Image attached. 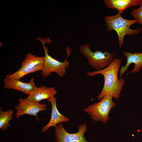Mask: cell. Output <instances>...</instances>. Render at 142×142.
<instances>
[{
    "label": "cell",
    "instance_id": "6da1fadb",
    "mask_svg": "<svg viewBox=\"0 0 142 142\" xmlns=\"http://www.w3.org/2000/svg\"><path fill=\"white\" fill-rule=\"evenodd\" d=\"M121 62V59L115 58L105 68L100 70L87 72V75L93 77L98 74H102L104 76L103 87L101 93L96 97L99 101L107 95L116 99H119L123 86L125 83L123 78L119 79L118 76Z\"/></svg>",
    "mask_w": 142,
    "mask_h": 142
},
{
    "label": "cell",
    "instance_id": "9a60e30c",
    "mask_svg": "<svg viewBox=\"0 0 142 142\" xmlns=\"http://www.w3.org/2000/svg\"><path fill=\"white\" fill-rule=\"evenodd\" d=\"M43 63L33 67L21 68L15 72L10 75L13 78L20 80L21 78L27 74L42 70Z\"/></svg>",
    "mask_w": 142,
    "mask_h": 142
},
{
    "label": "cell",
    "instance_id": "5bb4252c",
    "mask_svg": "<svg viewBox=\"0 0 142 142\" xmlns=\"http://www.w3.org/2000/svg\"><path fill=\"white\" fill-rule=\"evenodd\" d=\"M45 57H39L29 53L26 55L24 60L21 63V68L33 67L44 63Z\"/></svg>",
    "mask_w": 142,
    "mask_h": 142
},
{
    "label": "cell",
    "instance_id": "7a4b0ae2",
    "mask_svg": "<svg viewBox=\"0 0 142 142\" xmlns=\"http://www.w3.org/2000/svg\"><path fill=\"white\" fill-rule=\"evenodd\" d=\"M121 13L107 16L104 18L106 30L110 32L115 31L117 34L119 41L118 46L120 48L123 45L124 38L126 35H135L139 34L141 30V28L136 29L130 28V26L137 23L135 19L129 20L125 19L121 16Z\"/></svg>",
    "mask_w": 142,
    "mask_h": 142
},
{
    "label": "cell",
    "instance_id": "7c38bea8",
    "mask_svg": "<svg viewBox=\"0 0 142 142\" xmlns=\"http://www.w3.org/2000/svg\"><path fill=\"white\" fill-rule=\"evenodd\" d=\"M142 0H105L104 2L107 8L115 9L118 13L121 14L126 9L131 7L140 6Z\"/></svg>",
    "mask_w": 142,
    "mask_h": 142
},
{
    "label": "cell",
    "instance_id": "5b68a950",
    "mask_svg": "<svg viewBox=\"0 0 142 142\" xmlns=\"http://www.w3.org/2000/svg\"><path fill=\"white\" fill-rule=\"evenodd\" d=\"M113 98L110 95H107L99 102L89 105L83 110L94 121L106 123L109 120L110 110L116 105L112 100Z\"/></svg>",
    "mask_w": 142,
    "mask_h": 142
},
{
    "label": "cell",
    "instance_id": "ba28073f",
    "mask_svg": "<svg viewBox=\"0 0 142 142\" xmlns=\"http://www.w3.org/2000/svg\"><path fill=\"white\" fill-rule=\"evenodd\" d=\"M5 89H13L20 91L28 95L36 87L34 78L28 83L21 82L20 79L13 78L9 73L3 79Z\"/></svg>",
    "mask_w": 142,
    "mask_h": 142
},
{
    "label": "cell",
    "instance_id": "277c9868",
    "mask_svg": "<svg viewBox=\"0 0 142 142\" xmlns=\"http://www.w3.org/2000/svg\"><path fill=\"white\" fill-rule=\"evenodd\" d=\"M80 52L87 59L88 64L97 70L103 69L108 66L113 60L114 56L109 52H92L90 45L86 43L79 48Z\"/></svg>",
    "mask_w": 142,
    "mask_h": 142
},
{
    "label": "cell",
    "instance_id": "9c48e42d",
    "mask_svg": "<svg viewBox=\"0 0 142 142\" xmlns=\"http://www.w3.org/2000/svg\"><path fill=\"white\" fill-rule=\"evenodd\" d=\"M57 93L54 87H49L44 85L36 87L25 99L27 101L39 102L42 100H48L54 97Z\"/></svg>",
    "mask_w": 142,
    "mask_h": 142
},
{
    "label": "cell",
    "instance_id": "52a82bcc",
    "mask_svg": "<svg viewBox=\"0 0 142 142\" xmlns=\"http://www.w3.org/2000/svg\"><path fill=\"white\" fill-rule=\"evenodd\" d=\"M14 108L16 111L15 115L17 118L23 115L28 114L35 116L37 121L39 120L37 116L38 113L47 109L45 104L27 101L23 98L19 99V104L15 105Z\"/></svg>",
    "mask_w": 142,
    "mask_h": 142
},
{
    "label": "cell",
    "instance_id": "30bf717a",
    "mask_svg": "<svg viewBox=\"0 0 142 142\" xmlns=\"http://www.w3.org/2000/svg\"><path fill=\"white\" fill-rule=\"evenodd\" d=\"M123 53L126 58V64L121 67L120 70V78H122L123 74L132 63L134 64L135 67L130 73L138 72L142 67V52L132 53L128 52L123 51Z\"/></svg>",
    "mask_w": 142,
    "mask_h": 142
},
{
    "label": "cell",
    "instance_id": "8fae6325",
    "mask_svg": "<svg viewBox=\"0 0 142 142\" xmlns=\"http://www.w3.org/2000/svg\"><path fill=\"white\" fill-rule=\"evenodd\" d=\"M57 98L54 97L48 100V103L50 102L52 105L51 116L49 122L42 128L41 131L43 132L48 130L51 127H55L58 124L65 123L69 121V119L60 113L58 110L56 104Z\"/></svg>",
    "mask_w": 142,
    "mask_h": 142
},
{
    "label": "cell",
    "instance_id": "4fadbf2b",
    "mask_svg": "<svg viewBox=\"0 0 142 142\" xmlns=\"http://www.w3.org/2000/svg\"><path fill=\"white\" fill-rule=\"evenodd\" d=\"M13 110L12 109L6 111H2V108H0V129L2 131L7 129L10 126L9 122L12 120L13 118Z\"/></svg>",
    "mask_w": 142,
    "mask_h": 142
},
{
    "label": "cell",
    "instance_id": "8992f818",
    "mask_svg": "<svg viewBox=\"0 0 142 142\" xmlns=\"http://www.w3.org/2000/svg\"><path fill=\"white\" fill-rule=\"evenodd\" d=\"M54 136L56 142H89L84 136L87 131V125L85 123L81 124L76 133H70L64 129L62 123L54 127Z\"/></svg>",
    "mask_w": 142,
    "mask_h": 142
},
{
    "label": "cell",
    "instance_id": "3957f363",
    "mask_svg": "<svg viewBox=\"0 0 142 142\" xmlns=\"http://www.w3.org/2000/svg\"><path fill=\"white\" fill-rule=\"evenodd\" d=\"M36 39L41 42L45 53V60L41 70V74L43 78L45 79L52 72L56 73L60 77L64 76L66 74V68L69 67L70 65V63L67 60L71 53V49L69 47H67L66 48L67 56L65 60L63 62H60L52 57L48 54V49L45 44L46 43L49 44L52 42L49 37L42 38L38 37Z\"/></svg>",
    "mask_w": 142,
    "mask_h": 142
},
{
    "label": "cell",
    "instance_id": "2e32d148",
    "mask_svg": "<svg viewBox=\"0 0 142 142\" xmlns=\"http://www.w3.org/2000/svg\"><path fill=\"white\" fill-rule=\"evenodd\" d=\"M131 14L134 19L137 21V23L142 26V2L139 8L132 10Z\"/></svg>",
    "mask_w": 142,
    "mask_h": 142
}]
</instances>
